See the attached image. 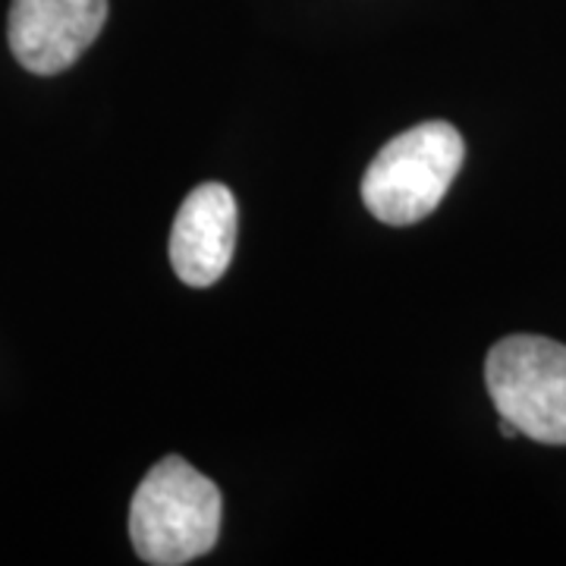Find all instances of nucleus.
<instances>
[{
    "instance_id": "f257e3e1",
    "label": "nucleus",
    "mask_w": 566,
    "mask_h": 566,
    "mask_svg": "<svg viewBox=\"0 0 566 566\" xmlns=\"http://www.w3.org/2000/svg\"><path fill=\"white\" fill-rule=\"evenodd\" d=\"M221 516L218 485L170 453L148 469L133 494L129 538L145 564L180 566L218 545Z\"/></svg>"
},
{
    "instance_id": "f03ea898",
    "label": "nucleus",
    "mask_w": 566,
    "mask_h": 566,
    "mask_svg": "<svg viewBox=\"0 0 566 566\" xmlns=\"http://www.w3.org/2000/svg\"><path fill=\"white\" fill-rule=\"evenodd\" d=\"M465 158L457 126L428 120L406 129L375 155L363 177V202L371 218L390 227L424 221L444 202Z\"/></svg>"
},
{
    "instance_id": "7ed1b4c3",
    "label": "nucleus",
    "mask_w": 566,
    "mask_h": 566,
    "mask_svg": "<svg viewBox=\"0 0 566 566\" xmlns=\"http://www.w3.org/2000/svg\"><path fill=\"white\" fill-rule=\"evenodd\" d=\"M485 385L501 419L538 444L566 447V346L513 334L491 346Z\"/></svg>"
},
{
    "instance_id": "20e7f679",
    "label": "nucleus",
    "mask_w": 566,
    "mask_h": 566,
    "mask_svg": "<svg viewBox=\"0 0 566 566\" xmlns=\"http://www.w3.org/2000/svg\"><path fill=\"white\" fill-rule=\"evenodd\" d=\"M107 0H13L7 39L22 70L57 76L102 35Z\"/></svg>"
},
{
    "instance_id": "39448f33",
    "label": "nucleus",
    "mask_w": 566,
    "mask_h": 566,
    "mask_svg": "<svg viewBox=\"0 0 566 566\" xmlns=\"http://www.w3.org/2000/svg\"><path fill=\"white\" fill-rule=\"evenodd\" d=\"M237 199L223 182H202L180 205L170 230V264L186 286H211L237 249Z\"/></svg>"
}]
</instances>
